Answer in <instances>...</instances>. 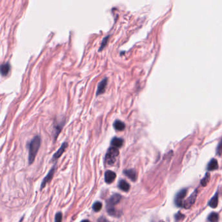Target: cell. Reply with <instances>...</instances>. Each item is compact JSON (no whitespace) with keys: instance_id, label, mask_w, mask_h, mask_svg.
I'll return each mask as SVG.
<instances>
[{"instance_id":"obj_1","label":"cell","mask_w":222,"mask_h":222,"mask_svg":"<svg viewBox=\"0 0 222 222\" xmlns=\"http://www.w3.org/2000/svg\"><path fill=\"white\" fill-rule=\"evenodd\" d=\"M40 144H41V138L39 135L35 136L29 143L28 161L29 165H32L35 159V157L37 155V153H38L40 149Z\"/></svg>"},{"instance_id":"obj_2","label":"cell","mask_w":222,"mask_h":222,"mask_svg":"<svg viewBox=\"0 0 222 222\" xmlns=\"http://www.w3.org/2000/svg\"><path fill=\"white\" fill-rule=\"evenodd\" d=\"M121 199V195L118 194H114L107 201V209L109 215L113 216H117L118 213L114 209V206L117 205L120 202Z\"/></svg>"},{"instance_id":"obj_3","label":"cell","mask_w":222,"mask_h":222,"mask_svg":"<svg viewBox=\"0 0 222 222\" xmlns=\"http://www.w3.org/2000/svg\"><path fill=\"white\" fill-rule=\"evenodd\" d=\"M118 148L111 146L110 147L105 155V161L107 165H113L116 161V158L119 155Z\"/></svg>"},{"instance_id":"obj_4","label":"cell","mask_w":222,"mask_h":222,"mask_svg":"<svg viewBox=\"0 0 222 222\" xmlns=\"http://www.w3.org/2000/svg\"><path fill=\"white\" fill-rule=\"evenodd\" d=\"M187 193V189H182L180 191L178 192L176 195L175 199H174V202H175L176 205L178 207H181L183 206V199L186 196Z\"/></svg>"},{"instance_id":"obj_5","label":"cell","mask_w":222,"mask_h":222,"mask_svg":"<svg viewBox=\"0 0 222 222\" xmlns=\"http://www.w3.org/2000/svg\"><path fill=\"white\" fill-rule=\"evenodd\" d=\"M197 195H198V191L197 190H195V191L190 195L188 198H187V200L185 201L184 203H183V207H184L187 209H188L190 207H192V206L194 204L195 200H196Z\"/></svg>"},{"instance_id":"obj_6","label":"cell","mask_w":222,"mask_h":222,"mask_svg":"<svg viewBox=\"0 0 222 222\" xmlns=\"http://www.w3.org/2000/svg\"><path fill=\"white\" fill-rule=\"evenodd\" d=\"M55 170H56V165H55L54 166L52 167V168L51 169V170H50L48 173L47 174V176L44 177V179H43V181H42V184H41V187H40L41 189L44 188L46 187V184L48 183L51 180L53 177H54V176Z\"/></svg>"},{"instance_id":"obj_7","label":"cell","mask_w":222,"mask_h":222,"mask_svg":"<svg viewBox=\"0 0 222 222\" xmlns=\"http://www.w3.org/2000/svg\"><path fill=\"white\" fill-rule=\"evenodd\" d=\"M108 83V79L107 77L103 78L102 80L100 81L98 85V88L96 91V96H99V95L103 94L105 92V88L107 87Z\"/></svg>"},{"instance_id":"obj_8","label":"cell","mask_w":222,"mask_h":222,"mask_svg":"<svg viewBox=\"0 0 222 222\" xmlns=\"http://www.w3.org/2000/svg\"><path fill=\"white\" fill-rule=\"evenodd\" d=\"M68 144L67 142H64V143L61 145L59 149L56 151V153L54 155H53L52 161H55L57 159H59V158L61 157V155L63 154V153H65V150H66V148L68 147Z\"/></svg>"},{"instance_id":"obj_9","label":"cell","mask_w":222,"mask_h":222,"mask_svg":"<svg viewBox=\"0 0 222 222\" xmlns=\"http://www.w3.org/2000/svg\"><path fill=\"white\" fill-rule=\"evenodd\" d=\"M65 124V121H59V123H57L56 124L54 125V140L55 141L57 139L58 136L60 134L61 131L64 126Z\"/></svg>"},{"instance_id":"obj_10","label":"cell","mask_w":222,"mask_h":222,"mask_svg":"<svg viewBox=\"0 0 222 222\" xmlns=\"http://www.w3.org/2000/svg\"><path fill=\"white\" fill-rule=\"evenodd\" d=\"M116 177V174L113 171L107 170L105 173V181L107 184L112 183L115 180Z\"/></svg>"},{"instance_id":"obj_11","label":"cell","mask_w":222,"mask_h":222,"mask_svg":"<svg viewBox=\"0 0 222 222\" xmlns=\"http://www.w3.org/2000/svg\"><path fill=\"white\" fill-rule=\"evenodd\" d=\"M10 68H11V66L9 62L3 63L0 65V74L2 76H7L10 72Z\"/></svg>"},{"instance_id":"obj_12","label":"cell","mask_w":222,"mask_h":222,"mask_svg":"<svg viewBox=\"0 0 222 222\" xmlns=\"http://www.w3.org/2000/svg\"><path fill=\"white\" fill-rule=\"evenodd\" d=\"M124 173L125 175L129 178L131 181H136L137 179V173L136 171L133 169H129V170H125L124 171Z\"/></svg>"},{"instance_id":"obj_13","label":"cell","mask_w":222,"mask_h":222,"mask_svg":"<svg viewBox=\"0 0 222 222\" xmlns=\"http://www.w3.org/2000/svg\"><path fill=\"white\" fill-rule=\"evenodd\" d=\"M123 144H124V139L121 138H118V137L116 136H114V138H113V139L111 140L110 142L111 146L113 147H117L118 149L123 146Z\"/></svg>"},{"instance_id":"obj_14","label":"cell","mask_w":222,"mask_h":222,"mask_svg":"<svg viewBox=\"0 0 222 222\" xmlns=\"http://www.w3.org/2000/svg\"><path fill=\"white\" fill-rule=\"evenodd\" d=\"M113 127L114 129L117 131H122L125 128V124L122 121H121L120 120H116L114 121Z\"/></svg>"},{"instance_id":"obj_15","label":"cell","mask_w":222,"mask_h":222,"mask_svg":"<svg viewBox=\"0 0 222 222\" xmlns=\"http://www.w3.org/2000/svg\"><path fill=\"white\" fill-rule=\"evenodd\" d=\"M218 204V192L217 191V192L215 194L214 196L209 201V205L211 208L215 209L217 207Z\"/></svg>"},{"instance_id":"obj_16","label":"cell","mask_w":222,"mask_h":222,"mask_svg":"<svg viewBox=\"0 0 222 222\" xmlns=\"http://www.w3.org/2000/svg\"><path fill=\"white\" fill-rule=\"evenodd\" d=\"M218 168V161H216L215 158H213L212 160H211L209 164H208V166H207V170L209 171H214V170H217V169Z\"/></svg>"},{"instance_id":"obj_17","label":"cell","mask_w":222,"mask_h":222,"mask_svg":"<svg viewBox=\"0 0 222 222\" xmlns=\"http://www.w3.org/2000/svg\"><path fill=\"white\" fill-rule=\"evenodd\" d=\"M118 187L124 192H128L130 189V185L125 180H120L118 183Z\"/></svg>"},{"instance_id":"obj_18","label":"cell","mask_w":222,"mask_h":222,"mask_svg":"<svg viewBox=\"0 0 222 222\" xmlns=\"http://www.w3.org/2000/svg\"><path fill=\"white\" fill-rule=\"evenodd\" d=\"M208 220L210 222H218L219 215L216 213H210L208 216Z\"/></svg>"},{"instance_id":"obj_19","label":"cell","mask_w":222,"mask_h":222,"mask_svg":"<svg viewBox=\"0 0 222 222\" xmlns=\"http://www.w3.org/2000/svg\"><path fill=\"white\" fill-rule=\"evenodd\" d=\"M210 175L209 173H207L205 174V177L202 179V181H201V184H202V185L203 187H206L207 185V184L209 183V181H210Z\"/></svg>"},{"instance_id":"obj_20","label":"cell","mask_w":222,"mask_h":222,"mask_svg":"<svg viewBox=\"0 0 222 222\" xmlns=\"http://www.w3.org/2000/svg\"><path fill=\"white\" fill-rule=\"evenodd\" d=\"M102 208V203L99 202H95L92 206V209L95 212H99Z\"/></svg>"},{"instance_id":"obj_21","label":"cell","mask_w":222,"mask_h":222,"mask_svg":"<svg viewBox=\"0 0 222 222\" xmlns=\"http://www.w3.org/2000/svg\"><path fill=\"white\" fill-rule=\"evenodd\" d=\"M109 36H107L106 37H105V38L103 39L102 42V44H101V46H100L99 49V51H102L104 47L106 46V45L108 43V41H109Z\"/></svg>"},{"instance_id":"obj_22","label":"cell","mask_w":222,"mask_h":222,"mask_svg":"<svg viewBox=\"0 0 222 222\" xmlns=\"http://www.w3.org/2000/svg\"><path fill=\"white\" fill-rule=\"evenodd\" d=\"M62 215L61 213H57L55 215V222H62Z\"/></svg>"},{"instance_id":"obj_23","label":"cell","mask_w":222,"mask_h":222,"mask_svg":"<svg viewBox=\"0 0 222 222\" xmlns=\"http://www.w3.org/2000/svg\"><path fill=\"white\" fill-rule=\"evenodd\" d=\"M218 153L219 155H221L222 153V139L221 140L220 144L218 146Z\"/></svg>"},{"instance_id":"obj_24","label":"cell","mask_w":222,"mask_h":222,"mask_svg":"<svg viewBox=\"0 0 222 222\" xmlns=\"http://www.w3.org/2000/svg\"><path fill=\"white\" fill-rule=\"evenodd\" d=\"M184 217V215H183L182 214H181L180 213H178L176 216H175V218H176V220H180V219H181L182 218H183Z\"/></svg>"},{"instance_id":"obj_25","label":"cell","mask_w":222,"mask_h":222,"mask_svg":"<svg viewBox=\"0 0 222 222\" xmlns=\"http://www.w3.org/2000/svg\"><path fill=\"white\" fill-rule=\"evenodd\" d=\"M97 222H109L106 218H104V217H101V218H99L98 220V221H97Z\"/></svg>"},{"instance_id":"obj_26","label":"cell","mask_w":222,"mask_h":222,"mask_svg":"<svg viewBox=\"0 0 222 222\" xmlns=\"http://www.w3.org/2000/svg\"><path fill=\"white\" fill-rule=\"evenodd\" d=\"M81 222H90L88 220H83V221H81Z\"/></svg>"}]
</instances>
